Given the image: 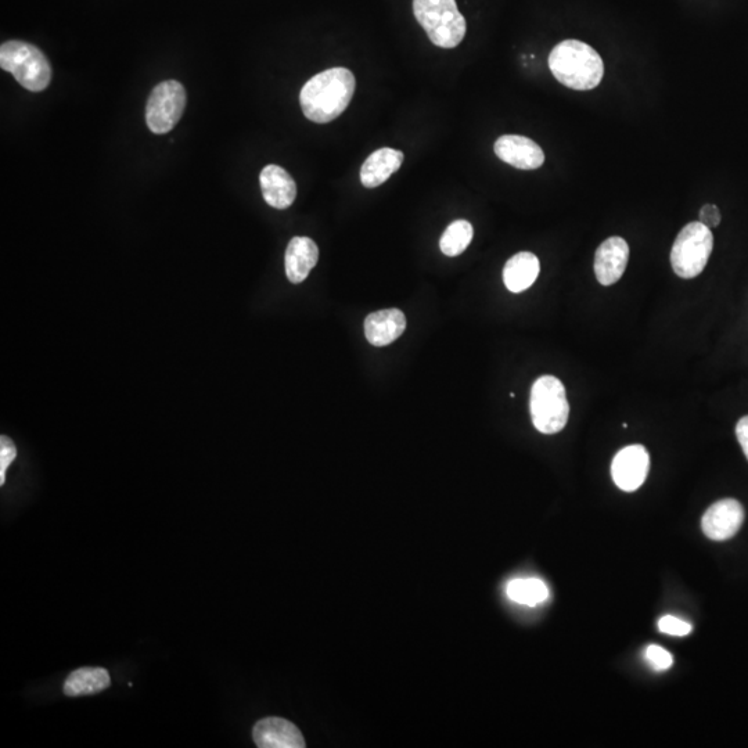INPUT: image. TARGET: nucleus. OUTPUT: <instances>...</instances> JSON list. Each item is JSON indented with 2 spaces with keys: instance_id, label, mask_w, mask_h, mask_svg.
Here are the masks:
<instances>
[{
  "instance_id": "nucleus-5",
  "label": "nucleus",
  "mask_w": 748,
  "mask_h": 748,
  "mask_svg": "<svg viewBox=\"0 0 748 748\" xmlns=\"http://www.w3.org/2000/svg\"><path fill=\"white\" fill-rule=\"evenodd\" d=\"M530 412L535 429L542 434H557L570 416L566 388L557 377L542 376L531 388Z\"/></svg>"
},
{
  "instance_id": "nucleus-10",
  "label": "nucleus",
  "mask_w": 748,
  "mask_h": 748,
  "mask_svg": "<svg viewBox=\"0 0 748 748\" xmlns=\"http://www.w3.org/2000/svg\"><path fill=\"white\" fill-rule=\"evenodd\" d=\"M495 154L503 163L523 171L541 168L545 153L534 140L519 135L501 136L495 142Z\"/></svg>"
},
{
  "instance_id": "nucleus-2",
  "label": "nucleus",
  "mask_w": 748,
  "mask_h": 748,
  "mask_svg": "<svg viewBox=\"0 0 748 748\" xmlns=\"http://www.w3.org/2000/svg\"><path fill=\"white\" fill-rule=\"evenodd\" d=\"M549 68L561 85L574 91L595 89L604 75V64L599 53L575 39L560 42L553 48Z\"/></svg>"
},
{
  "instance_id": "nucleus-21",
  "label": "nucleus",
  "mask_w": 748,
  "mask_h": 748,
  "mask_svg": "<svg viewBox=\"0 0 748 748\" xmlns=\"http://www.w3.org/2000/svg\"><path fill=\"white\" fill-rule=\"evenodd\" d=\"M645 657L650 667L657 672L670 670L672 664H674V658H672L671 653L667 652L663 647L656 645L647 647Z\"/></svg>"
},
{
  "instance_id": "nucleus-22",
  "label": "nucleus",
  "mask_w": 748,
  "mask_h": 748,
  "mask_svg": "<svg viewBox=\"0 0 748 748\" xmlns=\"http://www.w3.org/2000/svg\"><path fill=\"white\" fill-rule=\"evenodd\" d=\"M17 458V448L7 435L0 437V485L5 484L6 471Z\"/></svg>"
},
{
  "instance_id": "nucleus-11",
  "label": "nucleus",
  "mask_w": 748,
  "mask_h": 748,
  "mask_svg": "<svg viewBox=\"0 0 748 748\" xmlns=\"http://www.w3.org/2000/svg\"><path fill=\"white\" fill-rule=\"evenodd\" d=\"M629 260V246L621 237H610L595 254V275L602 286H613L624 275Z\"/></svg>"
},
{
  "instance_id": "nucleus-20",
  "label": "nucleus",
  "mask_w": 748,
  "mask_h": 748,
  "mask_svg": "<svg viewBox=\"0 0 748 748\" xmlns=\"http://www.w3.org/2000/svg\"><path fill=\"white\" fill-rule=\"evenodd\" d=\"M473 236L474 230L470 222L465 221V219L452 222L440 240L442 253L447 257H458V255L465 253L466 248L470 246L471 240H473Z\"/></svg>"
},
{
  "instance_id": "nucleus-8",
  "label": "nucleus",
  "mask_w": 748,
  "mask_h": 748,
  "mask_svg": "<svg viewBox=\"0 0 748 748\" xmlns=\"http://www.w3.org/2000/svg\"><path fill=\"white\" fill-rule=\"evenodd\" d=\"M649 470L647 449L643 445H631L617 453L611 465V476L622 491L634 492L645 484Z\"/></svg>"
},
{
  "instance_id": "nucleus-17",
  "label": "nucleus",
  "mask_w": 748,
  "mask_h": 748,
  "mask_svg": "<svg viewBox=\"0 0 748 748\" xmlns=\"http://www.w3.org/2000/svg\"><path fill=\"white\" fill-rule=\"evenodd\" d=\"M541 265L537 255L532 253H519L510 258L503 268V282L506 289L512 293H523L530 289L535 280L538 279Z\"/></svg>"
},
{
  "instance_id": "nucleus-24",
  "label": "nucleus",
  "mask_w": 748,
  "mask_h": 748,
  "mask_svg": "<svg viewBox=\"0 0 748 748\" xmlns=\"http://www.w3.org/2000/svg\"><path fill=\"white\" fill-rule=\"evenodd\" d=\"M700 222L707 228H717L721 224V212L714 204H707L700 210Z\"/></svg>"
},
{
  "instance_id": "nucleus-18",
  "label": "nucleus",
  "mask_w": 748,
  "mask_h": 748,
  "mask_svg": "<svg viewBox=\"0 0 748 748\" xmlns=\"http://www.w3.org/2000/svg\"><path fill=\"white\" fill-rule=\"evenodd\" d=\"M109 671L102 667H84L71 672L64 682V694L68 697L91 696L109 689Z\"/></svg>"
},
{
  "instance_id": "nucleus-12",
  "label": "nucleus",
  "mask_w": 748,
  "mask_h": 748,
  "mask_svg": "<svg viewBox=\"0 0 748 748\" xmlns=\"http://www.w3.org/2000/svg\"><path fill=\"white\" fill-rule=\"evenodd\" d=\"M254 742L260 748H304V737L293 722L283 718H265L253 729Z\"/></svg>"
},
{
  "instance_id": "nucleus-7",
  "label": "nucleus",
  "mask_w": 748,
  "mask_h": 748,
  "mask_svg": "<svg viewBox=\"0 0 748 748\" xmlns=\"http://www.w3.org/2000/svg\"><path fill=\"white\" fill-rule=\"evenodd\" d=\"M186 107V91L178 81H164L151 91L146 106L147 127L157 135L171 132Z\"/></svg>"
},
{
  "instance_id": "nucleus-23",
  "label": "nucleus",
  "mask_w": 748,
  "mask_h": 748,
  "mask_svg": "<svg viewBox=\"0 0 748 748\" xmlns=\"http://www.w3.org/2000/svg\"><path fill=\"white\" fill-rule=\"evenodd\" d=\"M658 629H660L663 634L679 636V638H682V636L689 635L690 632H692V625L688 624L686 621L679 620V618L665 616L658 621Z\"/></svg>"
},
{
  "instance_id": "nucleus-3",
  "label": "nucleus",
  "mask_w": 748,
  "mask_h": 748,
  "mask_svg": "<svg viewBox=\"0 0 748 748\" xmlns=\"http://www.w3.org/2000/svg\"><path fill=\"white\" fill-rule=\"evenodd\" d=\"M413 13L438 48L453 49L465 39L466 20L456 0H413Z\"/></svg>"
},
{
  "instance_id": "nucleus-19",
  "label": "nucleus",
  "mask_w": 748,
  "mask_h": 748,
  "mask_svg": "<svg viewBox=\"0 0 748 748\" xmlns=\"http://www.w3.org/2000/svg\"><path fill=\"white\" fill-rule=\"evenodd\" d=\"M506 593L513 602L535 607L549 599V588L538 578H517L506 586Z\"/></svg>"
},
{
  "instance_id": "nucleus-16",
  "label": "nucleus",
  "mask_w": 748,
  "mask_h": 748,
  "mask_svg": "<svg viewBox=\"0 0 748 748\" xmlns=\"http://www.w3.org/2000/svg\"><path fill=\"white\" fill-rule=\"evenodd\" d=\"M404 158L402 151L390 149V147L374 151L362 165V185L368 189L383 185L401 168Z\"/></svg>"
},
{
  "instance_id": "nucleus-25",
  "label": "nucleus",
  "mask_w": 748,
  "mask_h": 748,
  "mask_svg": "<svg viewBox=\"0 0 748 748\" xmlns=\"http://www.w3.org/2000/svg\"><path fill=\"white\" fill-rule=\"evenodd\" d=\"M736 437L748 460V416L742 417L736 426Z\"/></svg>"
},
{
  "instance_id": "nucleus-14",
  "label": "nucleus",
  "mask_w": 748,
  "mask_h": 748,
  "mask_svg": "<svg viewBox=\"0 0 748 748\" xmlns=\"http://www.w3.org/2000/svg\"><path fill=\"white\" fill-rule=\"evenodd\" d=\"M406 329L404 312L397 308L373 312L365 320V336L374 347H386L398 340Z\"/></svg>"
},
{
  "instance_id": "nucleus-6",
  "label": "nucleus",
  "mask_w": 748,
  "mask_h": 748,
  "mask_svg": "<svg viewBox=\"0 0 748 748\" xmlns=\"http://www.w3.org/2000/svg\"><path fill=\"white\" fill-rule=\"evenodd\" d=\"M714 248L710 228L701 222L686 225L676 237L671 251V266L682 279H694L704 271Z\"/></svg>"
},
{
  "instance_id": "nucleus-4",
  "label": "nucleus",
  "mask_w": 748,
  "mask_h": 748,
  "mask_svg": "<svg viewBox=\"0 0 748 748\" xmlns=\"http://www.w3.org/2000/svg\"><path fill=\"white\" fill-rule=\"evenodd\" d=\"M0 67L30 92H42L52 81L49 60L37 46L23 41L5 42L0 48Z\"/></svg>"
},
{
  "instance_id": "nucleus-1",
  "label": "nucleus",
  "mask_w": 748,
  "mask_h": 748,
  "mask_svg": "<svg viewBox=\"0 0 748 748\" xmlns=\"http://www.w3.org/2000/svg\"><path fill=\"white\" fill-rule=\"evenodd\" d=\"M356 81L347 68H330L302 86L300 104L309 121L327 124L347 110L354 96Z\"/></svg>"
},
{
  "instance_id": "nucleus-15",
  "label": "nucleus",
  "mask_w": 748,
  "mask_h": 748,
  "mask_svg": "<svg viewBox=\"0 0 748 748\" xmlns=\"http://www.w3.org/2000/svg\"><path fill=\"white\" fill-rule=\"evenodd\" d=\"M319 260V248L309 237H294L286 251V275L291 283L300 284L308 278Z\"/></svg>"
},
{
  "instance_id": "nucleus-13",
  "label": "nucleus",
  "mask_w": 748,
  "mask_h": 748,
  "mask_svg": "<svg viewBox=\"0 0 748 748\" xmlns=\"http://www.w3.org/2000/svg\"><path fill=\"white\" fill-rule=\"evenodd\" d=\"M260 183L266 203L276 210H286L297 199L296 181L279 165H266L261 171Z\"/></svg>"
},
{
  "instance_id": "nucleus-9",
  "label": "nucleus",
  "mask_w": 748,
  "mask_h": 748,
  "mask_svg": "<svg viewBox=\"0 0 748 748\" xmlns=\"http://www.w3.org/2000/svg\"><path fill=\"white\" fill-rule=\"evenodd\" d=\"M744 523V507L736 499H722L708 507L701 520L704 535L711 541H728Z\"/></svg>"
}]
</instances>
